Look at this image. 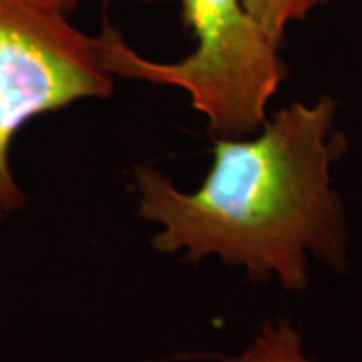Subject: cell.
<instances>
[{
    "label": "cell",
    "mask_w": 362,
    "mask_h": 362,
    "mask_svg": "<svg viewBox=\"0 0 362 362\" xmlns=\"http://www.w3.org/2000/svg\"><path fill=\"white\" fill-rule=\"evenodd\" d=\"M197 47L175 63L135 52L107 18L101 26L105 69L115 77L183 89L207 119L214 137H250L268 121L266 107L286 78L280 47L244 6V0H180Z\"/></svg>",
    "instance_id": "7a4b0ae2"
},
{
    "label": "cell",
    "mask_w": 362,
    "mask_h": 362,
    "mask_svg": "<svg viewBox=\"0 0 362 362\" xmlns=\"http://www.w3.org/2000/svg\"><path fill=\"white\" fill-rule=\"evenodd\" d=\"M45 2H49L51 6H54V8H59L61 13L65 14H71L75 8L78 6V2L81 0H45ZM145 2H157V0H145Z\"/></svg>",
    "instance_id": "8992f818"
},
{
    "label": "cell",
    "mask_w": 362,
    "mask_h": 362,
    "mask_svg": "<svg viewBox=\"0 0 362 362\" xmlns=\"http://www.w3.org/2000/svg\"><path fill=\"white\" fill-rule=\"evenodd\" d=\"M330 0H244V6L268 39L282 49L290 23L304 21L314 8Z\"/></svg>",
    "instance_id": "5b68a950"
},
{
    "label": "cell",
    "mask_w": 362,
    "mask_h": 362,
    "mask_svg": "<svg viewBox=\"0 0 362 362\" xmlns=\"http://www.w3.org/2000/svg\"><path fill=\"white\" fill-rule=\"evenodd\" d=\"M220 362H312L302 349V334L288 318L259 326L252 344L238 356H216Z\"/></svg>",
    "instance_id": "277c9868"
},
{
    "label": "cell",
    "mask_w": 362,
    "mask_h": 362,
    "mask_svg": "<svg viewBox=\"0 0 362 362\" xmlns=\"http://www.w3.org/2000/svg\"><path fill=\"white\" fill-rule=\"evenodd\" d=\"M99 37L45 0H0V218L26 204L11 168L16 133L42 113L113 95Z\"/></svg>",
    "instance_id": "3957f363"
},
{
    "label": "cell",
    "mask_w": 362,
    "mask_h": 362,
    "mask_svg": "<svg viewBox=\"0 0 362 362\" xmlns=\"http://www.w3.org/2000/svg\"><path fill=\"white\" fill-rule=\"evenodd\" d=\"M337 103L288 105L250 137H214V161L195 192L156 168H135L137 214L153 221L157 252L187 262L220 258L256 284L302 292L308 258L344 270L349 230L330 169L346 153L332 133Z\"/></svg>",
    "instance_id": "6da1fadb"
}]
</instances>
